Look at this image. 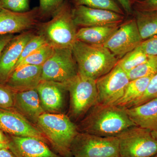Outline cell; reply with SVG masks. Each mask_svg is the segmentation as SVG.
I'll list each match as a JSON object with an SVG mask.
<instances>
[{
    "label": "cell",
    "mask_w": 157,
    "mask_h": 157,
    "mask_svg": "<svg viewBox=\"0 0 157 157\" xmlns=\"http://www.w3.org/2000/svg\"><path fill=\"white\" fill-rule=\"evenodd\" d=\"M55 48L51 45L48 44H45L27 57L15 68L14 70L21 66L24 65L42 66L51 56Z\"/></svg>",
    "instance_id": "cb8c5ba5"
},
{
    "label": "cell",
    "mask_w": 157,
    "mask_h": 157,
    "mask_svg": "<svg viewBox=\"0 0 157 157\" xmlns=\"http://www.w3.org/2000/svg\"><path fill=\"white\" fill-rule=\"evenodd\" d=\"M157 73V56H150L143 63L127 73L131 80L136 78L153 76Z\"/></svg>",
    "instance_id": "d4e9b609"
},
{
    "label": "cell",
    "mask_w": 157,
    "mask_h": 157,
    "mask_svg": "<svg viewBox=\"0 0 157 157\" xmlns=\"http://www.w3.org/2000/svg\"><path fill=\"white\" fill-rule=\"evenodd\" d=\"M0 157H16L9 149L0 150Z\"/></svg>",
    "instance_id": "d590c367"
},
{
    "label": "cell",
    "mask_w": 157,
    "mask_h": 157,
    "mask_svg": "<svg viewBox=\"0 0 157 157\" xmlns=\"http://www.w3.org/2000/svg\"><path fill=\"white\" fill-rule=\"evenodd\" d=\"M65 84L70 93V113L73 117L76 119L81 117L98 104L96 80L78 73Z\"/></svg>",
    "instance_id": "52a82bcc"
},
{
    "label": "cell",
    "mask_w": 157,
    "mask_h": 157,
    "mask_svg": "<svg viewBox=\"0 0 157 157\" xmlns=\"http://www.w3.org/2000/svg\"><path fill=\"white\" fill-rule=\"evenodd\" d=\"M124 13L130 15L133 13L131 0H117Z\"/></svg>",
    "instance_id": "836d02e7"
},
{
    "label": "cell",
    "mask_w": 157,
    "mask_h": 157,
    "mask_svg": "<svg viewBox=\"0 0 157 157\" xmlns=\"http://www.w3.org/2000/svg\"><path fill=\"white\" fill-rule=\"evenodd\" d=\"M153 157H157V154L156 155H155Z\"/></svg>",
    "instance_id": "60d3db41"
},
{
    "label": "cell",
    "mask_w": 157,
    "mask_h": 157,
    "mask_svg": "<svg viewBox=\"0 0 157 157\" xmlns=\"http://www.w3.org/2000/svg\"><path fill=\"white\" fill-rule=\"evenodd\" d=\"M139 46L148 56H157V35L142 41Z\"/></svg>",
    "instance_id": "1f68e13d"
},
{
    "label": "cell",
    "mask_w": 157,
    "mask_h": 157,
    "mask_svg": "<svg viewBox=\"0 0 157 157\" xmlns=\"http://www.w3.org/2000/svg\"><path fill=\"white\" fill-rule=\"evenodd\" d=\"M32 123L36 124L45 110L42 108L36 89L15 92L14 107Z\"/></svg>",
    "instance_id": "ac0fdd59"
},
{
    "label": "cell",
    "mask_w": 157,
    "mask_h": 157,
    "mask_svg": "<svg viewBox=\"0 0 157 157\" xmlns=\"http://www.w3.org/2000/svg\"><path fill=\"white\" fill-rule=\"evenodd\" d=\"M134 3L135 10L157 11V0H137Z\"/></svg>",
    "instance_id": "d6a6232c"
},
{
    "label": "cell",
    "mask_w": 157,
    "mask_h": 157,
    "mask_svg": "<svg viewBox=\"0 0 157 157\" xmlns=\"http://www.w3.org/2000/svg\"><path fill=\"white\" fill-rule=\"evenodd\" d=\"M67 0H39L40 18L52 16Z\"/></svg>",
    "instance_id": "83f0119b"
},
{
    "label": "cell",
    "mask_w": 157,
    "mask_h": 157,
    "mask_svg": "<svg viewBox=\"0 0 157 157\" xmlns=\"http://www.w3.org/2000/svg\"><path fill=\"white\" fill-rule=\"evenodd\" d=\"M46 44L47 43L42 36L39 34L35 35L25 46L15 69L27 57Z\"/></svg>",
    "instance_id": "4316f807"
},
{
    "label": "cell",
    "mask_w": 157,
    "mask_h": 157,
    "mask_svg": "<svg viewBox=\"0 0 157 157\" xmlns=\"http://www.w3.org/2000/svg\"><path fill=\"white\" fill-rule=\"evenodd\" d=\"M134 14L143 41L157 35V11L135 10Z\"/></svg>",
    "instance_id": "7402d4cb"
},
{
    "label": "cell",
    "mask_w": 157,
    "mask_h": 157,
    "mask_svg": "<svg viewBox=\"0 0 157 157\" xmlns=\"http://www.w3.org/2000/svg\"><path fill=\"white\" fill-rule=\"evenodd\" d=\"M120 25L98 26L78 29L76 40L89 45L104 46Z\"/></svg>",
    "instance_id": "ffe728a7"
},
{
    "label": "cell",
    "mask_w": 157,
    "mask_h": 157,
    "mask_svg": "<svg viewBox=\"0 0 157 157\" xmlns=\"http://www.w3.org/2000/svg\"><path fill=\"white\" fill-rule=\"evenodd\" d=\"M72 12L76 26L81 28L120 25L124 19L123 14L85 6H74L72 8Z\"/></svg>",
    "instance_id": "7c38bea8"
},
{
    "label": "cell",
    "mask_w": 157,
    "mask_h": 157,
    "mask_svg": "<svg viewBox=\"0 0 157 157\" xmlns=\"http://www.w3.org/2000/svg\"><path fill=\"white\" fill-rule=\"evenodd\" d=\"M7 135L9 149L16 157H63L52 151L47 143L40 139Z\"/></svg>",
    "instance_id": "9a60e30c"
},
{
    "label": "cell",
    "mask_w": 157,
    "mask_h": 157,
    "mask_svg": "<svg viewBox=\"0 0 157 157\" xmlns=\"http://www.w3.org/2000/svg\"><path fill=\"white\" fill-rule=\"evenodd\" d=\"M151 134L155 138L157 139V132H154V131H152V132H151Z\"/></svg>",
    "instance_id": "f35d334b"
},
{
    "label": "cell",
    "mask_w": 157,
    "mask_h": 157,
    "mask_svg": "<svg viewBox=\"0 0 157 157\" xmlns=\"http://www.w3.org/2000/svg\"><path fill=\"white\" fill-rule=\"evenodd\" d=\"M117 137L120 157H153L157 154V139L148 129L135 126Z\"/></svg>",
    "instance_id": "5b68a950"
},
{
    "label": "cell",
    "mask_w": 157,
    "mask_h": 157,
    "mask_svg": "<svg viewBox=\"0 0 157 157\" xmlns=\"http://www.w3.org/2000/svg\"><path fill=\"white\" fill-rule=\"evenodd\" d=\"M149 56L138 46L119 59L117 64L127 73L146 61Z\"/></svg>",
    "instance_id": "603a6c76"
},
{
    "label": "cell",
    "mask_w": 157,
    "mask_h": 157,
    "mask_svg": "<svg viewBox=\"0 0 157 157\" xmlns=\"http://www.w3.org/2000/svg\"><path fill=\"white\" fill-rule=\"evenodd\" d=\"M71 151L73 157H120L118 139L78 132Z\"/></svg>",
    "instance_id": "8992f818"
},
{
    "label": "cell",
    "mask_w": 157,
    "mask_h": 157,
    "mask_svg": "<svg viewBox=\"0 0 157 157\" xmlns=\"http://www.w3.org/2000/svg\"><path fill=\"white\" fill-rule=\"evenodd\" d=\"M130 81L126 72L117 63L110 72L96 80L98 104L115 105L123 96Z\"/></svg>",
    "instance_id": "9c48e42d"
},
{
    "label": "cell",
    "mask_w": 157,
    "mask_h": 157,
    "mask_svg": "<svg viewBox=\"0 0 157 157\" xmlns=\"http://www.w3.org/2000/svg\"><path fill=\"white\" fill-rule=\"evenodd\" d=\"M36 35L33 30L14 36L0 56V84H6L15 69L25 46Z\"/></svg>",
    "instance_id": "5bb4252c"
},
{
    "label": "cell",
    "mask_w": 157,
    "mask_h": 157,
    "mask_svg": "<svg viewBox=\"0 0 157 157\" xmlns=\"http://www.w3.org/2000/svg\"><path fill=\"white\" fill-rule=\"evenodd\" d=\"M40 103L45 112L59 113L64 102L66 84L42 80L37 88Z\"/></svg>",
    "instance_id": "2e32d148"
},
{
    "label": "cell",
    "mask_w": 157,
    "mask_h": 157,
    "mask_svg": "<svg viewBox=\"0 0 157 157\" xmlns=\"http://www.w3.org/2000/svg\"><path fill=\"white\" fill-rule=\"evenodd\" d=\"M0 129L8 135L34 137L48 143L38 128L14 108H0Z\"/></svg>",
    "instance_id": "8fae6325"
},
{
    "label": "cell",
    "mask_w": 157,
    "mask_h": 157,
    "mask_svg": "<svg viewBox=\"0 0 157 157\" xmlns=\"http://www.w3.org/2000/svg\"><path fill=\"white\" fill-rule=\"evenodd\" d=\"M9 149L8 144L4 143H0V150L2 149Z\"/></svg>",
    "instance_id": "74e56055"
},
{
    "label": "cell",
    "mask_w": 157,
    "mask_h": 157,
    "mask_svg": "<svg viewBox=\"0 0 157 157\" xmlns=\"http://www.w3.org/2000/svg\"><path fill=\"white\" fill-rule=\"evenodd\" d=\"M153 76L141 77L130 81L123 96L115 105L124 108L130 107L143 95Z\"/></svg>",
    "instance_id": "44dd1931"
},
{
    "label": "cell",
    "mask_w": 157,
    "mask_h": 157,
    "mask_svg": "<svg viewBox=\"0 0 157 157\" xmlns=\"http://www.w3.org/2000/svg\"><path fill=\"white\" fill-rule=\"evenodd\" d=\"M3 9L13 12H27L30 10L29 0H0V11Z\"/></svg>",
    "instance_id": "f1b7e54d"
},
{
    "label": "cell",
    "mask_w": 157,
    "mask_h": 157,
    "mask_svg": "<svg viewBox=\"0 0 157 157\" xmlns=\"http://www.w3.org/2000/svg\"><path fill=\"white\" fill-rule=\"evenodd\" d=\"M42 66L24 65L13 71L6 85L14 92L36 89L42 81Z\"/></svg>",
    "instance_id": "e0dca14e"
},
{
    "label": "cell",
    "mask_w": 157,
    "mask_h": 157,
    "mask_svg": "<svg viewBox=\"0 0 157 157\" xmlns=\"http://www.w3.org/2000/svg\"><path fill=\"white\" fill-rule=\"evenodd\" d=\"M15 35H0V56L5 46L12 39Z\"/></svg>",
    "instance_id": "e575fe53"
},
{
    "label": "cell",
    "mask_w": 157,
    "mask_h": 157,
    "mask_svg": "<svg viewBox=\"0 0 157 157\" xmlns=\"http://www.w3.org/2000/svg\"><path fill=\"white\" fill-rule=\"evenodd\" d=\"M78 74L97 80L117 64L119 59L104 46H96L76 40L72 48Z\"/></svg>",
    "instance_id": "7a4b0ae2"
},
{
    "label": "cell",
    "mask_w": 157,
    "mask_h": 157,
    "mask_svg": "<svg viewBox=\"0 0 157 157\" xmlns=\"http://www.w3.org/2000/svg\"><path fill=\"white\" fill-rule=\"evenodd\" d=\"M78 73L72 48H55L52 55L42 66V80L66 84Z\"/></svg>",
    "instance_id": "ba28073f"
},
{
    "label": "cell",
    "mask_w": 157,
    "mask_h": 157,
    "mask_svg": "<svg viewBox=\"0 0 157 157\" xmlns=\"http://www.w3.org/2000/svg\"><path fill=\"white\" fill-rule=\"evenodd\" d=\"M36 124L61 156L73 157L71 147L78 132L77 127L67 116L45 112L39 117Z\"/></svg>",
    "instance_id": "3957f363"
},
{
    "label": "cell",
    "mask_w": 157,
    "mask_h": 157,
    "mask_svg": "<svg viewBox=\"0 0 157 157\" xmlns=\"http://www.w3.org/2000/svg\"><path fill=\"white\" fill-rule=\"evenodd\" d=\"M14 93L6 84H0V108H14Z\"/></svg>",
    "instance_id": "4dcf8cb0"
},
{
    "label": "cell",
    "mask_w": 157,
    "mask_h": 157,
    "mask_svg": "<svg viewBox=\"0 0 157 157\" xmlns=\"http://www.w3.org/2000/svg\"><path fill=\"white\" fill-rule=\"evenodd\" d=\"M39 7L25 12L0 11V35H14L33 30L39 25Z\"/></svg>",
    "instance_id": "4fadbf2b"
},
{
    "label": "cell",
    "mask_w": 157,
    "mask_h": 157,
    "mask_svg": "<svg viewBox=\"0 0 157 157\" xmlns=\"http://www.w3.org/2000/svg\"><path fill=\"white\" fill-rule=\"evenodd\" d=\"M157 98V73L152 76L143 95L130 106L133 107L141 105L150 100Z\"/></svg>",
    "instance_id": "f546056e"
},
{
    "label": "cell",
    "mask_w": 157,
    "mask_h": 157,
    "mask_svg": "<svg viewBox=\"0 0 157 157\" xmlns=\"http://www.w3.org/2000/svg\"><path fill=\"white\" fill-rule=\"evenodd\" d=\"M72 10L66 1L50 20L38 25V34L54 48H72L76 41L78 30L73 19Z\"/></svg>",
    "instance_id": "277c9868"
},
{
    "label": "cell",
    "mask_w": 157,
    "mask_h": 157,
    "mask_svg": "<svg viewBox=\"0 0 157 157\" xmlns=\"http://www.w3.org/2000/svg\"><path fill=\"white\" fill-rule=\"evenodd\" d=\"M90 110L81 123V130L85 133L102 137H117L136 126L123 107L98 103Z\"/></svg>",
    "instance_id": "6da1fadb"
},
{
    "label": "cell",
    "mask_w": 157,
    "mask_h": 157,
    "mask_svg": "<svg viewBox=\"0 0 157 157\" xmlns=\"http://www.w3.org/2000/svg\"><path fill=\"white\" fill-rule=\"evenodd\" d=\"M137 1V0H131V2H132V3H134V2H136V1Z\"/></svg>",
    "instance_id": "ab89813d"
},
{
    "label": "cell",
    "mask_w": 157,
    "mask_h": 157,
    "mask_svg": "<svg viewBox=\"0 0 157 157\" xmlns=\"http://www.w3.org/2000/svg\"><path fill=\"white\" fill-rule=\"evenodd\" d=\"M124 109L136 126L157 132V98L136 107Z\"/></svg>",
    "instance_id": "d6986e66"
},
{
    "label": "cell",
    "mask_w": 157,
    "mask_h": 157,
    "mask_svg": "<svg viewBox=\"0 0 157 157\" xmlns=\"http://www.w3.org/2000/svg\"><path fill=\"white\" fill-rule=\"evenodd\" d=\"M74 6H82L113 11L121 14H124L121 7L115 0H73Z\"/></svg>",
    "instance_id": "484cf974"
},
{
    "label": "cell",
    "mask_w": 157,
    "mask_h": 157,
    "mask_svg": "<svg viewBox=\"0 0 157 157\" xmlns=\"http://www.w3.org/2000/svg\"><path fill=\"white\" fill-rule=\"evenodd\" d=\"M143 41L135 18L122 24L104 46L118 59L138 47Z\"/></svg>",
    "instance_id": "30bf717a"
},
{
    "label": "cell",
    "mask_w": 157,
    "mask_h": 157,
    "mask_svg": "<svg viewBox=\"0 0 157 157\" xmlns=\"http://www.w3.org/2000/svg\"><path fill=\"white\" fill-rule=\"evenodd\" d=\"M9 138L7 134L0 129V143L8 144Z\"/></svg>",
    "instance_id": "8d00e7d4"
}]
</instances>
